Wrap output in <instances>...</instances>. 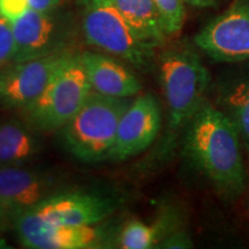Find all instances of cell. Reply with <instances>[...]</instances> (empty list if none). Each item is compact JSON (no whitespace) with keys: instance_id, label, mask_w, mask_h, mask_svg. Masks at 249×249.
I'll list each match as a JSON object with an SVG mask.
<instances>
[{"instance_id":"6da1fadb","label":"cell","mask_w":249,"mask_h":249,"mask_svg":"<svg viewBox=\"0 0 249 249\" xmlns=\"http://www.w3.org/2000/svg\"><path fill=\"white\" fill-rule=\"evenodd\" d=\"M181 143L183 155L223 198L234 201L244 194L247 174L240 136L213 103H202L187 124Z\"/></svg>"},{"instance_id":"7a4b0ae2","label":"cell","mask_w":249,"mask_h":249,"mask_svg":"<svg viewBox=\"0 0 249 249\" xmlns=\"http://www.w3.org/2000/svg\"><path fill=\"white\" fill-rule=\"evenodd\" d=\"M157 70L166 104V124L151 161L163 164L172 157L187 124L207 99L211 77L198 52L188 43L161 52Z\"/></svg>"},{"instance_id":"3957f363","label":"cell","mask_w":249,"mask_h":249,"mask_svg":"<svg viewBox=\"0 0 249 249\" xmlns=\"http://www.w3.org/2000/svg\"><path fill=\"white\" fill-rule=\"evenodd\" d=\"M132 102V97H112L92 90L80 110L57 132L62 147L83 163L111 160L120 119Z\"/></svg>"},{"instance_id":"277c9868","label":"cell","mask_w":249,"mask_h":249,"mask_svg":"<svg viewBox=\"0 0 249 249\" xmlns=\"http://www.w3.org/2000/svg\"><path fill=\"white\" fill-rule=\"evenodd\" d=\"M80 5L87 44L135 67L148 66L155 49L135 35L113 0H80Z\"/></svg>"},{"instance_id":"5b68a950","label":"cell","mask_w":249,"mask_h":249,"mask_svg":"<svg viewBox=\"0 0 249 249\" xmlns=\"http://www.w3.org/2000/svg\"><path fill=\"white\" fill-rule=\"evenodd\" d=\"M91 91L80 53H74L39 97L18 114L42 134L58 132L80 110Z\"/></svg>"},{"instance_id":"8992f818","label":"cell","mask_w":249,"mask_h":249,"mask_svg":"<svg viewBox=\"0 0 249 249\" xmlns=\"http://www.w3.org/2000/svg\"><path fill=\"white\" fill-rule=\"evenodd\" d=\"M13 28L15 53L12 62L71 51L79 30L74 15L60 7L44 12L29 8L14 21Z\"/></svg>"},{"instance_id":"52a82bcc","label":"cell","mask_w":249,"mask_h":249,"mask_svg":"<svg viewBox=\"0 0 249 249\" xmlns=\"http://www.w3.org/2000/svg\"><path fill=\"white\" fill-rule=\"evenodd\" d=\"M20 244L30 249H101L117 247L120 226L101 222L90 225H58L27 213L9 218Z\"/></svg>"},{"instance_id":"ba28073f","label":"cell","mask_w":249,"mask_h":249,"mask_svg":"<svg viewBox=\"0 0 249 249\" xmlns=\"http://www.w3.org/2000/svg\"><path fill=\"white\" fill-rule=\"evenodd\" d=\"M74 54L61 52L48 57L9 62L0 68V107L5 110H26L44 91L57 71Z\"/></svg>"},{"instance_id":"9c48e42d","label":"cell","mask_w":249,"mask_h":249,"mask_svg":"<svg viewBox=\"0 0 249 249\" xmlns=\"http://www.w3.org/2000/svg\"><path fill=\"white\" fill-rule=\"evenodd\" d=\"M194 44L216 62L249 60V0H233L224 13L205 24Z\"/></svg>"},{"instance_id":"30bf717a","label":"cell","mask_w":249,"mask_h":249,"mask_svg":"<svg viewBox=\"0 0 249 249\" xmlns=\"http://www.w3.org/2000/svg\"><path fill=\"white\" fill-rule=\"evenodd\" d=\"M120 205L121 198L118 196L65 189L24 213L46 224L90 225L107 220Z\"/></svg>"},{"instance_id":"8fae6325","label":"cell","mask_w":249,"mask_h":249,"mask_svg":"<svg viewBox=\"0 0 249 249\" xmlns=\"http://www.w3.org/2000/svg\"><path fill=\"white\" fill-rule=\"evenodd\" d=\"M64 189V180L51 171L0 166V204L9 218L33 209Z\"/></svg>"},{"instance_id":"7c38bea8","label":"cell","mask_w":249,"mask_h":249,"mask_svg":"<svg viewBox=\"0 0 249 249\" xmlns=\"http://www.w3.org/2000/svg\"><path fill=\"white\" fill-rule=\"evenodd\" d=\"M161 129V108L152 93L133 99L121 117L112 160H124L150 148Z\"/></svg>"},{"instance_id":"4fadbf2b","label":"cell","mask_w":249,"mask_h":249,"mask_svg":"<svg viewBox=\"0 0 249 249\" xmlns=\"http://www.w3.org/2000/svg\"><path fill=\"white\" fill-rule=\"evenodd\" d=\"M92 90L112 97H134L143 87L139 77L116 57L105 52L86 51L80 53Z\"/></svg>"},{"instance_id":"5bb4252c","label":"cell","mask_w":249,"mask_h":249,"mask_svg":"<svg viewBox=\"0 0 249 249\" xmlns=\"http://www.w3.org/2000/svg\"><path fill=\"white\" fill-rule=\"evenodd\" d=\"M213 96V104L235 127L242 147L249 154V71L219 77Z\"/></svg>"},{"instance_id":"9a60e30c","label":"cell","mask_w":249,"mask_h":249,"mask_svg":"<svg viewBox=\"0 0 249 249\" xmlns=\"http://www.w3.org/2000/svg\"><path fill=\"white\" fill-rule=\"evenodd\" d=\"M40 134L22 117L0 120V166L29 165L43 150Z\"/></svg>"},{"instance_id":"2e32d148","label":"cell","mask_w":249,"mask_h":249,"mask_svg":"<svg viewBox=\"0 0 249 249\" xmlns=\"http://www.w3.org/2000/svg\"><path fill=\"white\" fill-rule=\"evenodd\" d=\"M182 227L181 213L176 207H164L151 224L133 219L120 227L117 248H156L165 236Z\"/></svg>"},{"instance_id":"e0dca14e","label":"cell","mask_w":249,"mask_h":249,"mask_svg":"<svg viewBox=\"0 0 249 249\" xmlns=\"http://www.w3.org/2000/svg\"><path fill=\"white\" fill-rule=\"evenodd\" d=\"M135 35L152 49L166 39L154 0H113Z\"/></svg>"},{"instance_id":"ac0fdd59","label":"cell","mask_w":249,"mask_h":249,"mask_svg":"<svg viewBox=\"0 0 249 249\" xmlns=\"http://www.w3.org/2000/svg\"><path fill=\"white\" fill-rule=\"evenodd\" d=\"M167 37L182 29L186 18V0H154Z\"/></svg>"},{"instance_id":"d6986e66","label":"cell","mask_w":249,"mask_h":249,"mask_svg":"<svg viewBox=\"0 0 249 249\" xmlns=\"http://www.w3.org/2000/svg\"><path fill=\"white\" fill-rule=\"evenodd\" d=\"M15 36L13 22L0 15V68L13 61Z\"/></svg>"},{"instance_id":"ffe728a7","label":"cell","mask_w":249,"mask_h":249,"mask_svg":"<svg viewBox=\"0 0 249 249\" xmlns=\"http://www.w3.org/2000/svg\"><path fill=\"white\" fill-rule=\"evenodd\" d=\"M194 247L192 235L185 227H180L169 235L165 236L156 248L161 249H189Z\"/></svg>"},{"instance_id":"44dd1931","label":"cell","mask_w":249,"mask_h":249,"mask_svg":"<svg viewBox=\"0 0 249 249\" xmlns=\"http://www.w3.org/2000/svg\"><path fill=\"white\" fill-rule=\"evenodd\" d=\"M28 0H0V15L14 22L29 9Z\"/></svg>"},{"instance_id":"7402d4cb","label":"cell","mask_w":249,"mask_h":249,"mask_svg":"<svg viewBox=\"0 0 249 249\" xmlns=\"http://www.w3.org/2000/svg\"><path fill=\"white\" fill-rule=\"evenodd\" d=\"M64 0H28L29 2V7L35 11H51L60 7L61 2Z\"/></svg>"},{"instance_id":"603a6c76","label":"cell","mask_w":249,"mask_h":249,"mask_svg":"<svg viewBox=\"0 0 249 249\" xmlns=\"http://www.w3.org/2000/svg\"><path fill=\"white\" fill-rule=\"evenodd\" d=\"M218 0H186L189 5L194 6V7H210L213 6Z\"/></svg>"},{"instance_id":"cb8c5ba5","label":"cell","mask_w":249,"mask_h":249,"mask_svg":"<svg viewBox=\"0 0 249 249\" xmlns=\"http://www.w3.org/2000/svg\"><path fill=\"white\" fill-rule=\"evenodd\" d=\"M6 220H9L8 216H7V213H6L4 208H2V205L0 204V230L5 226Z\"/></svg>"}]
</instances>
